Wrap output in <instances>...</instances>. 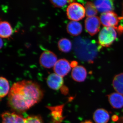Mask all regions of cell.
<instances>
[{"label": "cell", "instance_id": "1", "mask_svg": "<svg viewBox=\"0 0 123 123\" xmlns=\"http://www.w3.org/2000/svg\"><path fill=\"white\" fill-rule=\"evenodd\" d=\"M43 94L40 86L31 80L14 83L8 95V103L14 110L24 111L41 101Z\"/></svg>", "mask_w": 123, "mask_h": 123}, {"label": "cell", "instance_id": "11", "mask_svg": "<svg viewBox=\"0 0 123 123\" xmlns=\"http://www.w3.org/2000/svg\"><path fill=\"white\" fill-rule=\"evenodd\" d=\"M1 117L2 123H25V118L14 113L4 112Z\"/></svg>", "mask_w": 123, "mask_h": 123}, {"label": "cell", "instance_id": "21", "mask_svg": "<svg viewBox=\"0 0 123 123\" xmlns=\"http://www.w3.org/2000/svg\"><path fill=\"white\" fill-rule=\"evenodd\" d=\"M77 62L76 61H74L72 62L71 64H70V65H71V67H73L74 68L77 66Z\"/></svg>", "mask_w": 123, "mask_h": 123}, {"label": "cell", "instance_id": "17", "mask_svg": "<svg viewBox=\"0 0 123 123\" xmlns=\"http://www.w3.org/2000/svg\"><path fill=\"white\" fill-rule=\"evenodd\" d=\"M57 46L60 51L64 53L69 52L72 49V43L69 39L62 38L59 40Z\"/></svg>", "mask_w": 123, "mask_h": 123}, {"label": "cell", "instance_id": "9", "mask_svg": "<svg viewBox=\"0 0 123 123\" xmlns=\"http://www.w3.org/2000/svg\"><path fill=\"white\" fill-rule=\"evenodd\" d=\"M93 4L98 11L102 13L112 11L114 8V2L112 0H96Z\"/></svg>", "mask_w": 123, "mask_h": 123}, {"label": "cell", "instance_id": "3", "mask_svg": "<svg viewBox=\"0 0 123 123\" xmlns=\"http://www.w3.org/2000/svg\"><path fill=\"white\" fill-rule=\"evenodd\" d=\"M117 37V33L114 28L104 27L99 32L98 43L101 46L108 47L114 42Z\"/></svg>", "mask_w": 123, "mask_h": 123}, {"label": "cell", "instance_id": "7", "mask_svg": "<svg viewBox=\"0 0 123 123\" xmlns=\"http://www.w3.org/2000/svg\"><path fill=\"white\" fill-rule=\"evenodd\" d=\"M71 65L67 60L64 59L58 60L53 67V70L55 73L61 76H65L70 72Z\"/></svg>", "mask_w": 123, "mask_h": 123}, {"label": "cell", "instance_id": "10", "mask_svg": "<svg viewBox=\"0 0 123 123\" xmlns=\"http://www.w3.org/2000/svg\"><path fill=\"white\" fill-rule=\"evenodd\" d=\"M86 69L84 66L79 65L74 67L72 70V78L75 81L82 82L86 80L87 77Z\"/></svg>", "mask_w": 123, "mask_h": 123}, {"label": "cell", "instance_id": "18", "mask_svg": "<svg viewBox=\"0 0 123 123\" xmlns=\"http://www.w3.org/2000/svg\"><path fill=\"white\" fill-rule=\"evenodd\" d=\"M0 97L1 98H4L8 93L10 86L9 82L6 78L1 77L0 78Z\"/></svg>", "mask_w": 123, "mask_h": 123}, {"label": "cell", "instance_id": "8", "mask_svg": "<svg viewBox=\"0 0 123 123\" xmlns=\"http://www.w3.org/2000/svg\"><path fill=\"white\" fill-rule=\"evenodd\" d=\"M47 82L50 88L53 90H57L63 85L64 80L62 77L54 73L49 75L47 78Z\"/></svg>", "mask_w": 123, "mask_h": 123}, {"label": "cell", "instance_id": "22", "mask_svg": "<svg viewBox=\"0 0 123 123\" xmlns=\"http://www.w3.org/2000/svg\"><path fill=\"white\" fill-rule=\"evenodd\" d=\"M81 123H93L92 121H89V120H87V121H85L84 122H82Z\"/></svg>", "mask_w": 123, "mask_h": 123}, {"label": "cell", "instance_id": "2", "mask_svg": "<svg viewBox=\"0 0 123 123\" xmlns=\"http://www.w3.org/2000/svg\"><path fill=\"white\" fill-rule=\"evenodd\" d=\"M100 20L103 25L106 27L114 28L116 30L122 33L123 29L118 26L120 20L123 19V17H119L113 11L101 14Z\"/></svg>", "mask_w": 123, "mask_h": 123}, {"label": "cell", "instance_id": "12", "mask_svg": "<svg viewBox=\"0 0 123 123\" xmlns=\"http://www.w3.org/2000/svg\"><path fill=\"white\" fill-rule=\"evenodd\" d=\"M108 101L111 105L115 109H120L123 107V95L117 92L112 93L108 95Z\"/></svg>", "mask_w": 123, "mask_h": 123}, {"label": "cell", "instance_id": "16", "mask_svg": "<svg viewBox=\"0 0 123 123\" xmlns=\"http://www.w3.org/2000/svg\"><path fill=\"white\" fill-rule=\"evenodd\" d=\"M112 86L117 92L123 95V73L115 76L112 81Z\"/></svg>", "mask_w": 123, "mask_h": 123}, {"label": "cell", "instance_id": "5", "mask_svg": "<svg viewBox=\"0 0 123 123\" xmlns=\"http://www.w3.org/2000/svg\"><path fill=\"white\" fill-rule=\"evenodd\" d=\"M57 61L55 54L49 50L43 51L40 55L39 61L40 65L46 68L54 67Z\"/></svg>", "mask_w": 123, "mask_h": 123}, {"label": "cell", "instance_id": "23", "mask_svg": "<svg viewBox=\"0 0 123 123\" xmlns=\"http://www.w3.org/2000/svg\"><path fill=\"white\" fill-rule=\"evenodd\" d=\"M0 48H2V46H3V41H2V39L1 38L0 39Z\"/></svg>", "mask_w": 123, "mask_h": 123}, {"label": "cell", "instance_id": "4", "mask_svg": "<svg viewBox=\"0 0 123 123\" xmlns=\"http://www.w3.org/2000/svg\"><path fill=\"white\" fill-rule=\"evenodd\" d=\"M68 18L72 21H77L85 17V9L80 4L72 2L69 4L66 10Z\"/></svg>", "mask_w": 123, "mask_h": 123}, {"label": "cell", "instance_id": "14", "mask_svg": "<svg viewBox=\"0 0 123 123\" xmlns=\"http://www.w3.org/2000/svg\"><path fill=\"white\" fill-rule=\"evenodd\" d=\"M68 33L70 35L75 36L79 35L82 31V26L80 23L75 21H71L66 26Z\"/></svg>", "mask_w": 123, "mask_h": 123}, {"label": "cell", "instance_id": "6", "mask_svg": "<svg viewBox=\"0 0 123 123\" xmlns=\"http://www.w3.org/2000/svg\"><path fill=\"white\" fill-rule=\"evenodd\" d=\"M101 22L100 18L97 16L87 17L85 21L86 30L90 35H94L100 30Z\"/></svg>", "mask_w": 123, "mask_h": 123}, {"label": "cell", "instance_id": "24", "mask_svg": "<svg viewBox=\"0 0 123 123\" xmlns=\"http://www.w3.org/2000/svg\"></svg>", "mask_w": 123, "mask_h": 123}, {"label": "cell", "instance_id": "20", "mask_svg": "<svg viewBox=\"0 0 123 123\" xmlns=\"http://www.w3.org/2000/svg\"><path fill=\"white\" fill-rule=\"evenodd\" d=\"M74 1L71 0H50V2L55 7L61 8L65 6L68 3H71Z\"/></svg>", "mask_w": 123, "mask_h": 123}, {"label": "cell", "instance_id": "15", "mask_svg": "<svg viewBox=\"0 0 123 123\" xmlns=\"http://www.w3.org/2000/svg\"><path fill=\"white\" fill-rule=\"evenodd\" d=\"M13 30L9 23L6 21L0 22V36L1 38H8L12 35Z\"/></svg>", "mask_w": 123, "mask_h": 123}, {"label": "cell", "instance_id": "13", "mask_svg": "<svg viewBox=\"0 0 123 123\" xmlns=\"http://www.w3.org/2000/svg\"><path fill=\"white\" fill-rule=\"evenodd\" d=\"M93 119L96 123H107L110 120V114L106 110L99 108L94 111Z\"/></svg>", "mask_w": 123, "mask_h": 123}, {"label": "cell", "instance_id": "19", "mask_svg": "<svg viewBox=\"0 0 123 123\" xmlns=\"http://www.w3.org/2000/svg\"><path fill=\"white\" fill-rule=\"evenodd\" d=\"M85 9L86 14L88 17L96 16L98 13V10L94 4L90 1L86 2Z\"/></svg>", "mask_w": 123, "mask_h": 123}]
</instances>
